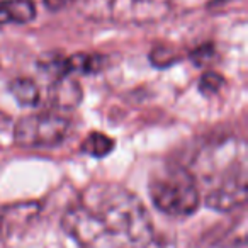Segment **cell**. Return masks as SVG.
<instances>
[{
  "mask_svg": "<svg viewBox=\"0 0 248 248\" xmlns=\"http://www.w3.org/2000/svg\"><path fill=\"white\" fill-rule=\"evenodd\" d=\"M223 83H224V80H223V77H221L219 73L207 72V73H204V75L201 77L199 90L204 93V95H211V93L219 92L221 87H223Z\"/></svg>",
  "mask_w": 248,
  "mask_h": 248,
  "instance_id": "obj_10",
  "label": "cell"
},
{
  "mask_svg": "<svg viewBox=\"0 0 248 248\" xmlns=\"http://www.w3.org/2000/svg\"><path fill=\"white\" fill-rule=\"evenodd\" d=\"M72 2H75V0H43V4H45V7L48 9V11H62V9L68 7Z\"/></svg>",
  "mask_w": 248,
  "mask_h": 248,
  "instance_id": "obj_13",
  "label": "cell"
},
{
  "mask_svg": "<svg viewBox=\"0 0 248 248\" xmlns=\"http://www.w3.org/2000/svg\"><path fill=\"white\" fill-rule=\"evenodd\" d=\"M36 17V4L32 0H2L0 2V26L28 24Z\"/></svg>",
  "mask_w": 248,
  "mask_h": 248,
  "instance_id": "obj_7",
  "label": "cell"
},
{
  "mask_svg": "<svg viewBox=\"0 0 248 248\" xmlns=\"http://www.w3.org/2000/svg\"><path fill=\"white\" fill-rule=\"evenodd\" d=\"M112 150L114 140L109 138L107 135H104V133H90L82 143V152L90 156H97V158L107 156Z\"/></svg>",
  "mask_w": 248,
  "mask_h": 248,
  "instance_id": "obj_9",
  "label": "cell"
},
{
  "mask_svg": "<svg viewBox=\"0 0 248 248\" xmlns=\"http://www.w3.org/2000/svg\"><path fill=\"white\" fill-rule=\"evenodd\" d=\"M152 63H155L156 66H169V65H172L173 62L177 60V56L173 55V51L170 48H156V49H153L152 51Z\"/></svg>",
  "mask_w": 248,
  "mask_h": 248,
  "instance_id": "obj_11",
  "label": "cell"
},
{
  "mask_svg": "<svg viewBox=\"0 0 248 248\" xmlns=\"http://www.w3.org/2000/svg\"><path fill=\"white\" fill-rule=\"evenodd\" d=\"M9 90L22 106H38L41 100V92L31 78H14L9 83Z\"/></svg>",
  "mask_w": 248,
  "mask_h": 248,
  "instance_id": "obj_8",
  "label": "cell"
},
{
  "mask_svg": "<svg viewBox=\"0 0 248 248\" xmlns=\"http://www.w3.org/2000/svg\"><path fill=\"white\" fill-rule=\"evenodd\" d=\"M169 14V4L163 0H112L110 17L117 22H146L160 21Z\"/></svg>",
  "mask_w": 248,
  "mask_h": 248,
  "instance_id": "obj_4",
  "label": "cell"
},
{
  "mask_svg": "<svg viewBox=\"0 0 248 248\" xmlns=\"http://www.w3.org/2000/svg\"><path fill=\"white\" fill-rule=\"evenodd\" d=\"M213 55H214L213 46H211V45H204V46L197 48L196 51L192 53V62L196 63V65H204V63L209 62Z\"/></svg>",
  "mask_w": 248,
  "mask_h": 248,
  "instance_id": "obj_12",
  "label": "cell"
},
{
  "mask_svg": "<svg viewBox=\"0 0 248 248\" xmlns=\"http://www.w3.org/2000/svg\"><path fill=\"white\" fill-rule=\"evenodd\" d=\"M247 201L245 170L223 179L206 197V204L214 211H233Z\"/></svg>",
  "mask_w": 248,
  "mask_h": 248,
  "instance_id": "obj_5",
  "label": "cell"
},
{
  "mask_svg": "<svg viewBox=\"0 0 248 248\" xmlns=\"http://www.w3.org/2000/svg\"><path fill=\"white\" fill-rule=\"evenodd\" d=\"M62 224L82 248H152L155 236L145 204L116 184L90 186Z\"/></svg>",
  "mask_w": 248,
  "mask_h": 248,
  "instance_id": "obj_1",
  "label": "cell"
},
{
  "mask_svg": "<svg viewBox=\"0 0 248 248\" xmlns=\"http://www.w3.org/2000/svg\"><path fill=\"white\" fill-rule=\"evenodd\" d=\"M150 197L155 207L169 216H189L199 206V189L186 169H165L150 182Z\"/></svg>",
  "mask_w": 248,
  "mask_h": 248,
  "instance_id": "obj_2",
  "label": "cell"
},
{
  "mask_svg": "<svg viewBox=\"0 0 248 248\" xmlns=\"http://www.w3.org/2000/svg\"><path fill=\"white\" fill-rule=\"evenodd\" d=\"M70 119L62 114H29L17 121L14 128L16 143L26 148H49L68 136Z\"/></svg>",
  "mask_w": 248,
  "mask_h": 248,
  "instance_id": "obj_3",
  "label": "cell"
},
{
  "mask_svg": "<svg viewBox=\"0 0 248 248\" xmlns=\"http://www.w3.org/2000/svg\"><path fill=\"white\" fill-rule=\"evenodd\" d=\"M49 100L58 109H73L82 100V89H80L78 82L72 80L70 77H60L49 90Z\"/></svg>",
  "mask_w": 248,
  "mask_h": 248,
  "instance_id": "obj_6",
  "label": "cell"
}]
</instances>
